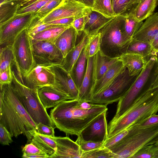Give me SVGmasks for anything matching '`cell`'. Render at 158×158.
I'll return each instance as SVG.
<instances>
[{"label":"cell","mask_w":158,"mask_h":158,"mask_svg":"<svg viewBox=\"0 0 158 158\" xmlns=\"http://www.w3.org/2000/svg\"><path fill=\"white\" fill-rule=\"evenodd\" d=\"M36 130L37 132L40 134L52 137L55 136L53 127L47 126L42 123L37 125Z\"/></svg>","instance_id":"f6af8a7d"},{"label":"cell","mask_w":158,"mask_h":158,"mask_svg":"<svg viewBox=\"0 0 158 158\" xmlns=\"http://www.w3.org/2000/svg\"><path fill=\"white\" fill-rule=\"evenodd\" d=\"M128 127L127 134L109 148L115 158H132L143 148L154 145L158 141V123L142 128L132 125Z\"/></svg>","instance_id":"277c9868"},{"label":"cell","mask_w":158,"mask_h":158,"mask_svg":"<svg viewBox=\"0 0 158 158\" xmlns=\"http://www.w3.org/2000/svg\"><path fill=\"white\" fill-rule=\"evenodd\" d=\"M75 19V18L74 17L66 18L51 21L46 23L71 26Z\"/></svg>","instance_id":"681fc988"},{"label":"cell","mask_w":158,"mask_h":158,"mask_svg":"<svg viewBox=\"0 0 158 158\" xmlns=\"http://www.w3.org/2000/svg\"><path fill=\"white\" fill-rule=\"evenodd\" d=\"M63 26L65 25L44 23L41 21L40 18L36 14L26 29L30 36L32 37L38 33L47 29Z\"/></svg>","instance_id":"836d02e7"},{"label":"cell","mask_w":158,"mask_h":158,"mask_svg":"<svg viewBox=\"0 0 158 158\" xmlns=\"http://www.w3.org/2000/svg\"><path fill=\"white\" fill-rule=\"evenodd\" d=\"M123 15L112 18L99 31L101 35L100 50L103 55L112 58H118L126 53L129 37L124 28Z\"/></svg>","instance_id":"5b68a950"},{"label":"cell","mask_w":158,"mask_h":158,"mask_svg":"<svg viewBox=\"0 0 158 158\" xmlns=\"http://www.w3.org/2000/svg\"><path fill=\"white\" fill-rule=\"evenodd\" d=\"M157 58L158 59V53H157Z\"/></svg>","instance_id":"94428289"},{"label":"cell","mask_w":158,"mask_h":158,"mask_svg":"<svg viewBox=\"0 0 158 158\" xmlns=\"http://www.w3.org/2000/svg\"><path fill=\"white\" fill-rule=\"evenodd\" d=\"M52 137L56 142V149L49 158H82L83 151L76 142L68 137Z\"/></svg>","instance_id":"2e32d148"},{"label":"cell","mask_w":158,"mask_h":158,"mask_svg":"<svg viewBox=\"0 0 158 158\" xmlns=\"http://www.w3.org/2000/svg\"><path fill=\"white\" fill-rule=\"evenodd\" d=\"M32 43L35 64L62 65L64 58L54 42L41 40Z\"/></svg>","instance_id":"7c38bea8"},{"label":"cell","mask_w":158,"mask_h":158,"mask_svg":"<svg viewBox=\"0 0 158 158\" xmlns=\"http://www.w3.org/2000/svg\"><path fill=\"white\" fill-rule=\"evenodd\" d=\"M38 97L46 109L54 108L61 102L70 100L69 97L53 85L43 86L37 89Z\"/></svg>","instance_id":"e0dca14e"},{"label":"cell","mask_w":158,"mask_h":158,"mask_svg":"<svg viewBox=\"0 0 158 158\" xmlns=\"http://www.w3.org/2000/svg\"><path fill=\"white\" fill-rule=\"evenodd\" d=\"M126 68L122 61L118 59L101 78L95 81L91 91L92 97L105 89Z\"/></svg>","instance_id":"d6986e66"},{"label":"cell","mask_w":158,"mask_h":158,"mask_svg":"<svg viewBox=\"0 0 158 158\" xmlns=\"http://www.w3.org/2000/svg\"><path fill=\"white\" fill-rule=\"evenodd\" d=\"M70 26L65 25L47 29L31 37L32 41L45 40L55 43L60 35Z\"/></svg>","instance_id":"4dcf8cb0"},{"label":"cell","mask_w":158,"mask_h":158,"mask_svg":"<svg viewBox=\"0 0 158 158\" xmlns=\"http://www.w3.org/2000/svg\"><path fill=\"white\" fill-rule=\"evenodd\" d=\"M92 7L74 0H62L60 4L40 19L44 23L58 19L74 17L75 19L89 15Z\"/></svg>","instance_id":"8fae6325"},{"label":"cell","mask_w":158,"mask_h":158,"mask_svg":"<svg viewBox=\"0 0 158 158\" xmlns=\"http://www.w3.org/2000/svg\"><path fill=\"white\" fill-rule=\"evenodd\" d=\"M158 112V87L150 84L122 115L116 120L110 122L108 124V138Z\"/></svg>","instance_id":"3957f363"},{"label":"cell","mask_w":158,"mask_h":158,"mask_svg":"<svg viewBox=\"0 0 158 158\" xmlns=\"http://www.w3.org/2000/svg\"><path fill=\"white\" fill-rule=\"evenodd\" d=\"M137 76H130L126 68L105 89L94 95L89 102L108 105L118 101L127 91Z\"/></svg>","instance_id":"9c48e42d"},{"label":"cell","mask_w":158,"mask_h":158,"mask_svg":"<svg viewBox=\"0 0 158 158\" xmlns=\"http://www.w3.org/2000/svg\"><path fill=\"white\" fill-rule=\"evenodd\" d=\"M81 3L85 5L92 7L94 3V0H74Z\"/></svg>","instance_id":"db71d44e"},{"label":"cell","mask_w":158,"mask_h":158,"mask_svg":"<svg viewBox=\"0 0 158 158\" xmlns=\"http://www.w3.org/2000/svg\"><path fill=\"white\" fill-rule=\"evenodd\" d=\"M158 123V115L154 114L131 125L133 127L142 128L155 124Z\"/></svg>","instance_id":"b9f144b4"},{"label":"cell","mask_w":158,"mask_h":158,"mask_svg":"<svg viewBox=\"0 0 158 158\" xmlns=\"http://www.w3.org/2000/svg\"><path fill=\"white\" fill-rule=\"evenodd\" d=\"M5 0H0V3L4 1Z\"/></svg>","instance_id":"91938a15"},{"label":"cell","mask_w":158,"mask_h":158,"mask_svg":"<svg viewBox=\"0 0 158 158\" xmlns=\"http://www.w3.org/2000/svg\"><path fill=\"white\" fill-rule=\"evenodd\" d=\"M15 65V57L12 45L1 47L0 50V73Z\"/></svg>","instance_id":"1f68e13d"},{"label":"cell","mask_w":158,"mask_h":158,"mask_svg":"<svg viewBox=\"0 0 158 158\" xmlns=\"http://www.w3.org/2000/svg\"><path fill=\"white\" fill-rule=\"evenodd\" d=\"M118 59L127 68L130 76L138 75L147 62L141 56L127 53L123 54L118 58Z\"/></svg>","instance_id":"d4e9b609"},{"label":"cell","mask_w":158,"mask_h":158,"mask_svg":"<svg viewBox=\"0 0 158 158\" xmlns=\"http://www.w3.org/2000/svg\"><path fill=\"white\" fill-rule=\"evenodd\" d=\"M22 152L23 154L28 155L36 154L48 155L39 149L31 142L30 143L26 144L23 147Z\"/></svg>","instance_id":"7dc6e473"},{"label":"cell","mask_w":158,"mask_h":158,"mask_svg":"<svg viewBox=\"0 0 158 158\" xmlns=\"http://www.w3.org/2000/svg\"><path fill=\"white\" fill-rule=\"evenodd\" d=\"M158 4V0H146L139 3L129 13L138 20L143 21L154 13Z\"/></svg>","instance_id":"83f0119b"},{"label":"cell","mask_w":158,"mask_h":158,"mask_svg":"<svg viewBox=\"0 0 158 158\" xmlns=\"http://www.w3.org/2000/svg\"><path fill=\"white\" fill-rule=\"evenodd\" d=\"M31 142L50 156L56 151V143L52 137L40 134L36 131L33 135Z\"/></svg>","instance_id":"4316f807"},{"label":"cell","mask_w":158,"mask_h":158,"mask_svg":"<svg viewBox=\"0 0 158 158\" xmlns=\"http://www.w3.org/2000/svg\"><path fill=\"white\" fill-rule=\"evenodd\" d=\"M90 37L83 31L82 38L75 47L69 52L64 58L61 66L69 73L79 57L81 52L89 41Z\"/></svg>","instance_id":"484cf974"},{"label":"cell","mask_w":158,"mask_h":158,"mask_svg":"<svg viewBox=\"0 0 158 158\" xmlns=\"http://www.w3.org/2000/svg\"><path fill=\"white\" fill-rule=\"evenodd\" d=\"M12 136L7 130L0 123V142L3 145H9L13 141Z\"/></svg>","instance_id":"7bdbcfd3"},{"label":"cell","mask_w":158,"mask_h":158,"mask_svg":"<svg viewBox=\"0 0 158 158\" xmlns=\"http://www.w3.org/2000/svg\"><path fill=\"white\" fill-rule=\"evenodd\" d=\"M53 65L35 64L24 78V84L34 89L47 85H53L55 76L51 67Z\"/></svg>","instance_id":"4fadbf2b"},{"label":"cell","mask_w":158,"mask_h":158,"mask_svg":"<svg viewBox=\"0 0 158 158\" xmlns=\"http://www.w3.org/2000/svg\"><path fill=\"white\" fill-rule=\"evenodd\" d=\"M51 69L55 76L53 86L68 95L70 100L78 98L79 90L69 73L61 66L53 65Z\"/></svg>","instance_id":"9a60e30c"},{"label":"cell","mask_w":158,"mask_h":158,"mask_svg":"<svg viewBox=\"0 0 158 158\" xmlns=\"http://www.w3.org/2000/svg\"><path fill=\"white\" fill-rule=\"evenodd\" d=\"M88 18V15L75 19L72 25L77 31H83L84 26Z\"/></svg>","instance_id":"c3c4849f"},{"label":"cell","mask_w":158,"mask_h":158,"mask_svg":"<svg viewBox=\"0 0 158 158\" xmlns=\"http://www.w3.org/2000/svg\"><path fill=\"white\" fill-rule=\"evenodd\" d=\"M40 0H23L20 4L19 9L27 6Z\"/></svg>","instance_id":"f5cc1de1"},{"label":"cell","mask_w":158,"mask_h":158,"mask_svg":"<svg viewBox=\"0 0 158 158\" xmlns=\"http://www.w3.org/2000/svg\"><path fill=\"white\" fill-rule=\"evenodd\" d=\"M106 113L104 112L97 117L79 135L85 141L105 142L108 139Z\"/></svg>","instance_id":"5bb4252c"},{"label":"cell","mask_w":158,"mask_h":158,"mask_svg":"<svg viewBox=\"0 0 158 158\" xmlns=\"http://www.w3.org/2000/svg\"><path fill=\"white\" fill-rule=\"evenodd\" d=\"M36 15L35 12L16 14L8 21L0 25L1 47L12 45L16 38L28 27Z\"/></svg>","instance_id":"30bf717a"},{"label":"cell","mask_w":158,"mask_h":158,"mask_svg":"<svg viewBox=\"0 0 158 158\" xmlns=\"http://www.w3.org/2000/svg\"><path fill=\"white\" fill-rule=\"evenodd\" d=\"M152 145L145 146L138 151L132 158H153L154 154L152 149Z\"/></svg>","instance_id":"ee69618b"},{"label":"cell","mask_w":158,"mask_h":158,"mask_svg":"<svg viewBox=\"0 0 158 158\" xmlns=\"http://www.w3.org/2000/svg\"><path fill=\"white\" fill-rule=\"evenodd\" d=\"M126 53L141 56L146 61L152 56H157L150 42L139 41L133 38L128 44Z\"/></svg>","instance_id":"cb8c5ba5"},{"label":"cell","mask_w":158,"mask_h":158,"mask_svg":"<svg viewBox=\"0 0 158 158\" xmlns=\"http://www.w3.org/2000/svg\"><path fill=\"white\" fill-rule=\"evenodd\" d=\"M151 84L153 86L158 87V69L156 72Z\"/></svg>","instance_id":"11a10c76"},{"label":"cell","mask_w":158,"mask_h":158,"mask_svg":"<svg viewBox=\"0 0 158 158\" xmlns=\"http://www.w3.org/2000/svg\"><path fill=\"white\" fill-rule=\"evenodd\" d=\"M92 10L102 14L107 18H113L116 16L114 13L111 0H94Z\"/></svg>","instance_id":"e575fe53"},{"label":"cell","mask_w":158,"mask_h":158,"mask_svg":"<svg viewBox=\"0 0 158 158\" xmlns=\"http://www.w3.org/2000/svg\"><path fill=\"white\" fill-rule=\"evenodd\" d=\"M125 17L124 28L128 36L132 38L143 23V21H139L131 13L123 15Z\"/></svg>","instance_id":"d590c367"},{"label":"cell","mask_w":158,"mask_h":158,"mask_svg":"<svg viewBox=\"0 0 158 158\" xmlns=\"http://www.w3.org/2000/svg\"><path fill=\"white\" fill-rule=\"evenodd\" d=\"M96 55L89 57L86 71L79 90L78 99L82 101L89 102L91 98V91L96 81L95 67Z\"/></svg>","instance_id":"ac0fdd59"},{"label":"cell","mask_w":158,"mask_h":158,"mask_svg":"<svg viewBox=\"0 0 158 158\" xmlns=\"http://www.w3.org/2000/svg\"><path fill=\"white\" fill-rule=\"evenodd\" d=\"M13 80L11 83L19 102L36 125L42 123L54 127L46 109L38 97L37 90L29 88L22 83L12 71Z\"/></svg>","instance_id":"8992f818"},{"label":"cell","mask_w":158,"mask_h":158,"mask_svg":"<svg viewBox=\"0 0 158 158\" xmlns=\"http://www.w3.org/2000/svg\"><path fill=\"white\" fill-rule=\"evenodd\" d=\"M154 145L155 146H158V141H157V143L155 144H154Z\"/></svg>","instance_id":"6f0895ef"},{"label":"cell","mask_w":158,"mask_h":158,"mask_svg":"<svg viewBox=\"0 0 158 158\" xmlns=\"http://www.w3.org/2000/svg\"><path fill=\"white\" fill-rule=\"evenodd\" d=\"M89 42V39L82 49L79 57L69 73L72 78L79 90L81 86L86 71L88 58V51Z\"/></svg>","instance_id":"44dd1931"},{"label":"cell","mask_w":158,"mask_h":158,"mask_svg":"<svg viewBox=\"0 0 158 158\" xmlns=\"http://www.w3.org/2000/svg\"><path fill=\"white\" fill-rule=\"evenodd\" d=\"M100 44L101 35L99 32L90 37L88 51V57L94 56L100 50Z\"/></svg>","instance_id":"f35d334b"},{"label":"cell","mask_w":158,"mask_h":158,"mask_svg":"<svg viewBox=\"0 0 158 158\" xmlns=\"http://www.w3.org/2000/svg\"><path fill=\"white\" fill-rule=\"evenodd\" d=\"M11 67L0 73V85H4L11 83L13 80L12 71Z\"/></svg>","instance_id":"bcb514c9"},{"label":"cell","mask_w":158,"mask_h":158,"mask_svg":"<svg viewBox=\"0 0 158 158\" xmlns=\"http://www.w3.org/2000/svg\"><path fill=\"white\" fill-rule=\"evenodd\" d=\"M115 158V155L110 149L105 146L91 151L83 152L82 158Z\"/></svg>","instance_id":"8d00e7d4"},{"label":"cell","mask_w":158,"mask_h":158,"mask_svg":"<svg viewBox=\"0 0 158 158\" xmlns=\"http://www.w3.org/2000/svg\"><path fill=\"white\" fill-rule=\"evenodd\" d=\"M78 98L64 101L51 110L50 116L56 127L66 134L77 136L97 117L107 111V105L97 104L89 110L79 106Z\"/></svg>","instance_id":"6da1fadb"},{"label":"cell","mask_w":158,"mask_h":158,"mask_svg":"<svg viewBox=\"0 0 158 158\" xmlns=\"http://www.w3.org/2000/svg\"><path fill=\"white\" fill-rule=\"evenodd\" d=\"M113 18H107L98 12L92 10L88 15V19L83 31L89 37L98 33L99 30Z\"/></svg>","instance_id":"603a6c76"},{"label":"cell","mask_w":158,"mask_h":158,"mask_svg":"<svg viewBox=\"0 0 158 158\" xmlns=\"http://www.w3.org/2000/svg\"><path fill=\"white\" fill-rule=\"evenodd\" d=\"M158 69L157 56H154L146 62L130 87L118 101L115 114L111 121L117 119L126 112L137 97L148 86L146 87L149 82L152 81Z\"/></svg>","instance_id":"52a82bcc"},{"label":"cell","mask_w":158,"mask_h":158,"mask_svg":"<svg viewBox=\"0 0 158 158\" xmlns=\"http://www.w3.org/2000/svg\"><path fill=\"white\" fill-rule=\"evenodd\" d=\"M116 15L129 13L139 3L140 0H111Z\"/></svg>","instance_id":"d6a6232c"},{"label":"cell","mask_w":158,"mask_h":158,"mask_svg":"<svg viewBox=\"0 0 158 158\" xmlns=\"http://www.w3.org/2000/svg\"><path fill=\"white\" fill-rule=\"evenodd\" d=\"M154 50L157 54L158 53V33L150 42Z\"/></svg>","instance_id":"816d5d0a"},{"label":"cell","mask_w":158,"mask_h":158,"mask_svg":"<svg viewBox=\"0 0 158 158\" xmlns=\"http://www.w3.org/2000/svg\"><path fill=\"white\" fill-rule=\"evenodd\" d=\"M146 0H140V2L139 3H141L143 2V1H145Z\"/></svg>","instance_id":"680465c9"},{"label":"cell","mask_w":158,"mask_h":158,"mask_svg":"<svg viewBox=\"0 0 158 158\" xmlns=\"http://www.w3.org/2000/svg\"><path fill=\"white\" fill-rule=\"evenodd\" d=\"M118 60L103 54L99 51L96 54L95 77L96 81L101 78L109 68Z\"/></svg>","instance_id":"f546056e"},{"label":"cell","mask_w":158,"mask_h":158,"mask_svg":"<svg viewBox=\"0 0 158 158\" xmlns=\"http://www.w3.org/2000/svg\"><path fill=\"white\" fill-rule=\"evenodd\" d=\"M152 149L154 154L153 158H158V146H155L153 145Z\"/></svg>","instance_id":"9f6ffc18"},{"label":"cell","mask_w":158,"mask_h":158,"mask_svg":"<svg viewBox=\"0 0 158 158\" xmlns=\"http://www.w3.org/2000/svg\"><path fill=\"white\" fill-rule=\"evenodd\" d=\"M51 0H41L38 1L27 6L19 9L16 14L22 15L31 13H36Z\"/></svg>","instance_id":"ab89813d"},{"label":"cell","mask_w":158,"mask_h":158,"mask_svg":"<svg viewBox=\"0 0 158 158\" xmlns=\"http://www.w3.org/2000/svg\"><path fill=\"white\" fill-rule=\"evenodd\" d=\"M158 33V12L147 18L134 35L133 38L150 42Z\"/></svg>","instance_id":"ffe728a7"},{"label":"cell","mask_w":158,"mask_h":158,"mask_svg":"<svg viewBox=\"0 0 158 158\" xmlns=\"http://www.w3.org/2000/svg\"><path fill=\"white\" fill-rule=\"evenodd\" d=\"M0 123L12 137L23 134L31 142L37 125L19 102L11 83L0 85Z\"/></svg>","instance_id":"7a4b0ae2"},{"label":"cell","mask_w":158,"mask_h":158,"mask_svg":"<svg viewBox=\"0 0 158 158\" xmlns=\"http://www.w3.org/2000/svg\"><path fill=\"white\" fill-rule=\"evenodd\" d=\"M15 57V65L21 82L35 64L31 37L25 29L16 38L12 44Z\"/></svg>","instance_id":"ba28073f"},{"label":"cell","mask_w":158,"mask_h":158,"mask_svg":"<svg viewBox=\"0 0 158 158\" xmlns=\"http://www.w3.org/2000/svg\"><path fill=\"white\" fill-rule=\"evenodd\" d=\"M22 157L24 158H49L50 156L48 155L38 154L28 155L23 154Z\"/></svg>","instance_id":"f907efd6"},{"label":"cell","mask_w":158,"mask_h":158,"mask_svg":"<svg viewBox=\"0 0 158 158\" xmlns=\"http://www.w3.org/2000/svg\"><path fill=\"white\" fill-rule=\"evenodd\" d=\"M79 33L71 25L58 37L55 44L62 53L64 58L76 45Z\"/></svg>","instance_id":"7402d4cb"},{"label":"cell","mask_w":158,"mask_h":158,"mask_svg":"<svg viewBox=\"0 0 158 158\" xmlns=\"http://www.w3.org/2000/svg\"><path fill=\"white\" fill-rule=\"evenodd\" d=\"M23 0H6L0 3V25L14 17Z\"/></svg>","instance_id":"f1b7e54d"},{"label":"cell","mask_w":158,"mask_h":158,"mask_svg":"<svg viewBox=\"0 0 158 158\" xmlns=\"http://www.w3.org/2000/svg\"><path fill=\"white\" fill-rule=\"evenodd\" d=\"M62 0H51L36 12L41 19L45 17L58 6Z\"/></svg>","instance_id":"60d3db41"},{"label":"cell","mask_w":158,"mask_h":158,"mask_svg":"<svg viewBox=\"0 0 158 158\" xmlns=\"http://www.w3.org/2000/svg\"><path fill=\"white\" fill-rule=\"evenodd\" d=\"M80 146L83 152L91 151L93 149L100 148L103 146L104 142H94L85 141L80 136H78L75 141Z\"/></svg>","instance_id":"74e56055"}]
</instances>
